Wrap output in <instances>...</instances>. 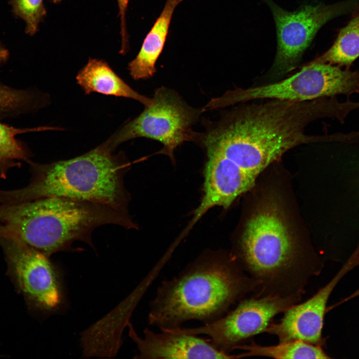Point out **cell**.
<instances>
[{"label":"cell","instance_id":"cell-15","mask_svg":"<svg viewBox=\"0 0 359 359\" xmlns=\"http://www.w3.org/2000/svg\"><path fill=\"white\" fill-rule=\"evenodd\" d=\"M77 83L85 93L96 92L132 99L145 107L149 105L152 98L134 90L121 79L105 61L90 58L77 74Z\"/></svg>","mask_w":359,"mask_h":359},{"label":"cell","instance_id":"cell-18","mask_svg":"<svg viewBox=\"0 0 359 359\" xmlns=\"http://www.w3.org/2000/svg\"><path fill=\"white\" fill-rule=\"evenodd\" d=\"M359 56V8L346 26L341 29L333 45L311 62L350 65Z\"/></svg>","mask_w":359,"mask_h":359},{"label":"cell","instance_id":"cell-1","mask_svg":"<svg viewBox=\"0 0 359 359\" xmlns=\"http://www.w3.org/2000/svg\"><path fill=\"white\" fill-rule=\"evenodd\" d=\"M258 287L234 259L206 251L178 275L161 283L150 304L148 323L161 330L180 328L193 320L208 324Z\"/></svg>","mask_w":359,"mask_h":359},{"label":"cell","instance_id":"cell-12","mask_svg":"<svg viewBox=\"0 0 359 359\" xmlns=\"http://www.w3.org/2000/svg\"><path fill=\"white\" fill-rule=\"evenodd\" d=\"M206 153L203 197L183 232L184 234L187 233L210 208L215 206L228 208L238 196L251 188L255 183L256 178L223 156L212 152Z\"/></svg>","mask_w":359,"mask_h":359},{"label":"cell","instance_id":"cell-17","mask_svg":"<svg viewBox=\"0 0 359 359\" xmlns=\"http://www.w3.org/2000/svg\"><path fill=\"white\" fill-rule=\"evenodd\" d=\"M245 352L237 355L239 358L259 356L279 359H325L331 358L323 351L322 347L301 341L281 343L275 346H263L252 343L243 344L236 350Z\"/></svg>","mask_w":359,"mask_h":359},{"label":"cell","instance_id":"cell-8","mask_svg":"<svg viewBox=\"0 0 359 359\" xmlns=\"http://www.w3.org/2000/svg\"><path fill=\"white\" fill-rule=\"evenodd\" d=\"M272 11L275 22L277 49L270 70L279 77L295 69L319 29L333 18L358 5L359 0L332 5H304L294 11L282 9L272 0H264Z\"/></svg>","mask_w":359,"mask_h":359},{"label":"cell","instance_id":"cell-11","mask_svg":"<svg viewBox=\"0 0 359 359\" xmlns=\"http://www.w3.org/2000/svg\"><path fill=\"white\" fill-rule=\"evenodd\" d=\"M359 266V254L355 252L333 278L305 302L287 309L277 323H271L264 332L275 335L279 343L301 341L323 347L324 319L329 298L338 282L348 273Z\"/></svg>","mask_w":359,"mask_h":359},{"label":"cell","instance_id":"cell-20","mask_svg":"<svg viewBox=\"0 0 359 359\" xmlns=\"http://www.w3.org/2000/svg\"><path fill=\"white\" fill-rule=\"evenodd\" d=\"M11 4L15 14L26 22V32L34 34L46 13L43 0H12Z\"/></svg>","mask_w":359,"mask_h":359},{"label":"cell","instance_id":"cell-13","mask_svg":"<svg viewBox=\"0 0 359 359\" xmlns=\"http://www.w3.org/2000/svg\"><path fill=\"white\" fill-rule=\"evenodd\" d=\"M129 336L137 345L139 359H238L217 349L209 340L184 333L177 329H162L159 333L149 329L139 337L129 324Z\"/></svg>","mask_w":359,"mask_h":359},{"label":"cell","instance_id":"cell-23","mask_svg":"<svg viewBox=\"0 0 359 359\" xmlns=\"http://www.w3.org/2000/svg\"><path fill=\"white\" fill-rule=\"evenodd\" d=\"M51 0L53 2L56 3H58V2H61V1H62V0Z\"/></svg>","mask_w":359,"mask_h":359},{"label":"cell","instance_id":"cell-19","mask_svg":"<svg viewBox=\"0 0 359 359\" xmlns=\"http://www.w3.org/2000/svg\"><path fill=\"white\" fill-rule=\"evenodd\" d=\"M46 101L39 92L16 89L0 82V120L36 111L44 106Z\"/></svg>","mask_w":359,"mask_h":359},{"label":"cell","instance_id":"cell-7","mask_svg":"<svg viewBox=\"0 0 359 359\" xmlns=\"http://www.w3.org/2000/svg\"><path fill=\"white\" fill-rule=\"evenodd\" d=\"M359 92V72L328 63L310 62L283 80L246 88H237L216 97L220 108L257 100L305 101L338 94Z\"/></svg>","mask_w":359,"mask_h":359},{"label":"cell","instance_id":"cell-14","mask_svg":"<svg viewBox=\"0 0 359 359\" xmlns=\"http://www.w3.org/2000/svg\"><path fill=\"white\" fill-rule=\"evenodd\" d=\"M183 0H167L164 8L143 40L140 50L128 70L135 80H146L157 71L156 62L164 49L173 14Z\"/></svg>","mask_w":359,"mask_h":359},{"label":"cell","instance_id":"cell-21","mask_svg":"<svg viewBox=\"0 0 359 359\" xmlns=\"http://www.w3.org/2000/svg\"><path fill=\"white\" fill-rule=\"evenodd\" d=\"M119 8V16L120 20V35L121 48L120 53L124 54L129 48V36L127 30L126 13L130 0H117Z\"/></svg>","mask_w":359,"mask_h":359},{"label":"cell","instance_id":"cell-5","mask_svg":"<svg viewBox=\"0 0 359 359\" xmlns=\"http://www.w3.org/2000/svg\"><path fill=\"white\" fill-rule=\"evenodd\" d=\"M239 267L259 284L255 297H298L323 267L305 258L278 213L264 211L248 222L240 244Z\"/></svg>","mask_w":359,"mask_h":359},{"label":"cell","instance_id":"cell-2","mask_svg":"<svg viewBox=\"0 0 359 359\" xmlns=\"http://www.w3.org/2000/svg\"><path fill=\"white\" fill-rule=\"evenodd\" d=\"M237 104L209 123L244 167L263 170L290 149L320 140L305 132L324 113L319 99Z\"/></svg>","mask_w":359,"mask_h":359},{"label":"cell","instance_id":"cell-22","mask_svg":"<svg viewBox=\"0 0 359 359\" xmlns=\"http://www.w3.org/2000/svg\"><path fill=\"white\" fill-rule=\"evenodd\" d=\"M8 56V51L0 44V66L7 61Z\"/></svg>","mask_w":359,"mask_h":359},{"label":"cell","instance_id":"cell-9","mask_svg":"<svg viewBox=\"0 0 359 359\" xmlns=\"http://www.w3.org/2000/svg\"><path fill=\"white\" fill-rule=\"evenodd\" d=\"M301 299L298 297L265 296L242 300L222 317L202 326L176 328L185 334L208 336L217 349L229 353L252 337L265 332L273 318Z\"/></svg>","mask_w":359,"mask_h":359},{"label":"cell","instance_id":"cell-3","mask_svg":"<svg viewBox=\"0 0 359 359\" xmlns=\"http://www.w3.org/2000/svg\"><path fill=\"white\" fill-rule=\"evenodd\" d=\"M27 163L30 182L19 189H0V204L59 196L104 204L129 214L130 195L124 179L130 163L123 152L115 154L103 143L71 159Z\"/></svg>","mask_w":359,"mask_h":359},{"label":"cell","instance_id":"cell-4","mask_svg":"<svg viewBox=\"0 0 359 359\" xmlns=\"http://www.w3.org/2000/svg\"><path fill=\"white\" fill-rule=\"evenodd\" d=\"M137 228L130 215L110 206L59 196L0 204V235L17 238L48 257L76 241L93 246L97 227Z\"/></svg>","mask_w":359,"mask_h":359},{"label":"cell","instance_id":"cell-10","mask_svg":"<svg viewBox=\"0 0 359 359\" xmlns=\"http://www.w3.org/2000/svg\"><path fill=\"white\" fill-rule=\"evenodd\" d=\"M0 246L12 278L29 303L45 311L58 309L62 291L49 257L12 236L0 235Z\"/></svg>","mask_w":359,"mask_h":359},{"label":"cell","instance_id":"cell-6","mask_svg":"<svg viewBox=\"0 0 359 359\" xmlns=\"http://www.w3.org/2000/svg\"><path fill=\"white\" fill-rule=\"evenodd\" d=\"M203 108L189 106L174 90L163 86L155 91L152 102L137 117L117 130L104 144L112 151L120 144L137 138L157 141L161 152L174 159L176 149L185 142H193L192 126Z\"/></svg>","mask_w":359,"mask_h":359},{"label":"cell","instance_id":"cell-16","mask_svg":"<svg viewBox=\"0 0 359 359\" xmlns=\"http://www.w3.org/2000/svg\"><path fill=\"white\" fill-rule=\"evenodd\" d=\"M56 129L47 126L19 128L0 122V177L6 179L10 169L20 167L21 161L27 163L32 157L26 144L16 138V135Z\"/></svg>","mask_w":359,"mask_h":359}]
</instances>
